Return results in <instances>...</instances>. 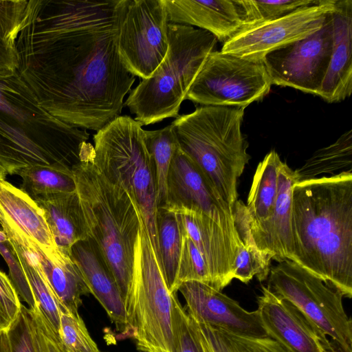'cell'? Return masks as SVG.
<instances>
[{
  "mask_svg": "<svg viewBox=\"0 0 352 352\" xmlns=\"http://www.w3.org/2000/svg\"><path fill=\"white\" fill-rule=\"evenodd\" d=\"M69 254L80 269L90 294L102 306L117 329L126 336L124 299L94 242L89 239L78 241L72 246Z\"/></svg>",
  "mask_w": 352,
  "mask_h": 352,
  "instance_id": "44dd1931",
  "label": "cell"
},
{
  "mask_svg": "<svg viewBox=\"0 0 352 352\" xmlns=\"http://www.w3.org/2000/svg\"><path fill=\"white\" fill-rule=\"evenodd\" d=\"M188 318L203 352H287L270 337L256 338L236 334L200 323L189 316Z\"/></svg>",
  "mask_w": 352,
  "mask_h": 352,
  "instance_id": "d4e9b609",
  "label": "cell"
},
{
  "mask_svg": "<svg viewBox=\"0 0 352 352\" xmlns=\"http://www.w3.org/2000/svg\"><path fill=\"white\" fill-rule=\"evenodd\" d=\"M14 174L22 179L20 189L32 199L76 190L72 170L70 169L34 165L20 168Z\"/></svg>",
  "mask_w": 352,
  "mask_h": 352,
  "instance_id": "f1b7e54d",
  "label": "cell"
},
{
  "mask_svg": "<svg viewBox=\"0 0 352 352\" xmlns=\"http://www.w3.org/2000/svg\"><path fill=\"white\" fill-rule=\"evenodd\" d=\"M156 226L160 260L171 293L181 250V233L175 213L164 206L158 207Z\"/></svg>",
  "mask_w": 352,
  "mask_h": 352,
  "instance_id": "4dcf8cb0",
  "label": "cell"
},
{
  "mask_svg": "<svg viewBox=\"0 0 352 352\" xmlns=\"http://www.w3.org/2000/svg\"><path fill=\"white\" fill-rule=\"evenodd\" d=\"M167 187L164 206L200 211L240 241L234 226L232 207L224 201L212 182L180 146L171 162Z\"/></svg>",
  "mask_w": 352,
  "mask_h": 352,
  "instance_id": "5bb4252c",
  "label": "cell"
},
{
  "mask_svg": "<svg viewBox=\"0 0 352 352\" xmlns=\"http://www.w3.org/2000/svg\"><path fill=\"white\" fill-rule=\"evenodd\" d=\"M331 12L319 30L263 57L261 60L272 85L289 87L318 95L331 53L333 26Z\"/></svg>",
  "mask_w": 352,
  "mask_h": 352,
  "instance_id": "7c38bea8",
  "label": "cell"
},
{
  "mask_svg": "<svg viewBox=\"0 0 352 352\" xmlns=\"http://www.w3.org/2000/svg\"><path fill=\"white\" fill-rule=\"evenodd\" d=\"M30 311L37 352H68L38 307Z\"/></svg>",
  "mask_w": 352,
  "mask_h": 352,
  "instance_id": "74e56055",
  "label": "cell"
},
{
  "mask_svg": "<svg viewBox=\"0 0 352 352\" xmlns=\"http://www.w3.org/2000/svg\"><path fill=\"white\" fill-rule=\"evenodd\" d=\"M22 303L8 276L0 271V331H6L18 316Z\"/></svg>",
  "mask_w": 352,
  "mask_h": 352,
  "instance_id": "f35d334b",
  "label": "cell"
},
{
  "mask_svg": "<svg viewBox=\"0 0 352 352\" xmlns=\"http://www.w3.org/2000/svg\"><path fill=\"white\" fill-rule=\"evenodd\" d=\"M168 23L164 0H130L118 47L122 63L135 76L149 77L165 57Z\"/></svg>",
  "mask_w": 352,
  "mask_h": 352,
  "instance_id": "8fae6325",
  "label": "cell"
},
{
  "mask_svg": "<svg viewBox=\"0 0 352 352\" xmlns=\"http://www.w3.org/2000/svg\"><path fill=\"white\" fill-rule=\"evenodd\" d=\"M28 0H0V75L15 72L16 41L25 16Z\"/></svg>",
  "mask_w": 352,
  "mask_h": 352,
  "instance_id": "f546056e",
  "label": "cell"
},
{
  "mask_svg": "<svg viewBox=\"0 0 352 352\" xmlns=\"http://www.w3.org/2000/svg\"><path fill=\"white\" fill-rule=\"evenodd\" d=\"M172 326L175 352H203L190 327L188 315L177 294L173 297Z\"/></svg>",
  "mask_w": 352,
  "mask_h": 352,
  "instance_id": "d590c367",
  "label": "cell"
},
{
  "mask_svg": "<svg viewBox=\"0 0 352 352\" xmlns=\"http://www.w3.org/2000/svg\"><path fill=\"white\" fill-rule=\"evenodd\" d=\"M281 162L278 154L271 151L256 167L245 204L253 221H265L272 214L277 198L278 172Z\"/></svg>",
  "mask_w": 352,
  "mask_h": 352,
  "instance_id": "484cf974",
  "label": "cell"
},
{
  "mask_svg": "<svg viewBox=\"0 0 352 352\" xmlns=\"http://www.w3.org/2000/svg\"><path fill=\"white\" fill-rule=\"evenodd\" d=\"M100 352H102V351H100Z\"/></svg>",
  "mask_w": 352,
  "mask_h": 352,
  "instance_id": "7bdbcfd3",
  "label": "cell"
},
{
  "mask_svg": "<svg viewBox=\"0 0 352 352\" xmlns=\"http://www.w3.org/2000/svg\"><path fill=\"white\" fill-rule=\"evenodd\" d=\"M170 23L196 26L226 43L244 29L239 0H164Z\"/></svg>",
  "mask_w": 352,
  "mask_h": 352,
  "instance_id": "d6986e66",
  "label": "cell"
},
{
  "mask_svg": "<svg viewBox=\"0 0 352 352\" xmlns=\"http://www.w3.org/2000/svg\"><path fill=\"white\" fill-rule=\"evenodd\" d=\"M292 261L352 297V170L292 188Z\"/></svg>",
  "mask_w": 352,
  "mask_h": 352,
  "instance_id": "7a4b0ae2",
  "label": "cell"
},
{
  "mask_svg": "<svg viewBox=\"0 0 352 352\" xmlns=\"http://www.w3.org/2000/svg\"><path fill=\"white\" fill-rule=\"evenodd\" d=\"M298 183L294 170L281 162L278 172V194L272 214L265 221H253L251 232L257 248L278 263L292 259V188Z\"/></svg>",
  "mask_w": 352,
  "mask_h": 352,
  "instance_id": "ac0fdd59",
  "label": "cell"
},
{
  "mask_svg": "<svg viewBox=\"0 0 352 352\" xmlns=\"http://www.w3.org/2000/svg\"><path fill=\"white\" fill-rule=\"evenodd\" d=\"M30 243L62 311L78 313L82 296L89 294L90 290L69 252L58 248L46 254L35 243Z\"/></svg>",
  "mask_w": 352,
  "mask_h": 352,
  "instance_id": "603a6c76",
  "label": "cell"
},
{
  "mask_svg": "<svg viewBox=\"0 0 352 352\" xmlns=\"http://www.w3.org/2000/svg\"><path fill=\"white\" fill-rule=\"evenodd\" d=\"M352 170V131L344 132L331 144L317 150L295 170L298 182L338 170Z\"/></svg>",
  "mask_w": 352,
  "mask_h": 352,
  "instance_id": "4316f807",
  "label": "cell"
},
{
  "mask_svg": "<svg viewBox=\"0 0 352 352\" xmlns=\"http://www.w3.org/2000/svg\"><path fill=\"white\" fill-rule=\"evenodd\" d=\"M335 0H320L280 18L246 28L223 43L221 52L261 60L267 54L319 30Z\"/></svg>",
  "mask_w": 352,
  "mask_h": 352,
  "instance_id": "4fadbf2b",
  "label": "cell"
},
{
  "mask_svg": "<svg viewBox=\"0 0 352 352\" xmlns=\"http://www.w3.org/2000/svg\"><path fill=\"white\" fill-rule=\"evenodd\" d=\"M89 138L41 108L16 72L0 75V166L7 175L34 165L72 170Z\"/></svg>",
  "mask_w": 352,
  "mask_h": 352,
  "instance_id": "3957f363",
  "label": "cell"
},
{
  "mask_svg": "<svg viewBox=\"0 0 352 352\" xmlns=\"http://www.w3.org/2000/svg\"><path fill=\"white\" fill-rule=\"evenodd\" d=\"M58 337L68 352H100L78 313L61 311Z\"/></svg>",
  "mask_w": 352,
  "mask_h": 352,
  "instance_id": "836d02e7",
  "label": "cell"
},
{
  "mask_svg": "<svg viewBox=\"0 0 352 352\" xmlns=\"http://www.w3.org/2000/svg\"><path fill=\"white\" fill-rule=\"evenodd\" d=\"M179 230L181 250L177 272L171 293H177L179 285L187 281L201 282L215 289L205 258L180 226Z\"/></svg>",
  "mask_w": 352,
  "mask_h": 352,
  "instance_id": "1f68e13d",
  "label": "cell"
},
{
  "mask_svg": "<svg viewBox=\"0 0 352 352\" xmlns=\"http://www.w3.org/2000/svg\"><path fill=\"white\" fill-rule=\"evenodd\" d=\"M267 287L329 337L338 352H352V322L339 291L291 260L271 267Z\"/></svg>",
  "mask_w": 352,
  "mask_h": 352,
  "instance_id": "9c48e42d",
  "label": "cell"
},
{
  "mask_svg": "<svg viewBox=\"0 0 352 352\" xmlns=\"http://www.w3.org/2000/svg\"><path fill=\"white\" fill-rule=\"evenodd\" d=\"M44 212L57 247L69 252L76 243L87 240L83 213L76 190L33 199Z\"/></svg>",
  "mask_w": 352,
  "mask_h": 352,
  "instance_id": "cb8c5ba5",
  "label": "cell"
},
{
  "mask_svg": "<svg viewBox=\"0 0 352 352\" xmlns=\"http://www.w3.org/2000/svg\"><path fill=\"white\" fill-rule=\"evenodd\" d=\"M257 302L267 337L287 352H338L328 337L294 305L267 287L261 286Z\"/></svg>",
  "mask_w": 352,
  "mask_h": 352,
  "instance_id": "9a60e30c",
  "label": "cell"
},
{
  "mask_svg": "<svg viewBox=\"0 0 352 352\" xmlns=\"http://www.w3.org/2000/svg\"><path fill=\"white\" fill-rule=\"evenodd\" d=\"M142 126L128 116L115 118L94 134L93 162L109 181L123 188L137 203L159 256L155 173Z\"/></svg>",
  "mask_w": 352,
  "mask_h": 352,
  "instance_id": "52a82bcc",
  "label": "cell"
},
{
  "mask_svg": "<svg viewBox=\"0 0 352 352\" xmlns=\"http://www.w3.org/2000/svg\"><path fill=\"white\" fill-rule=\"evenodd\" d=\"M0 254L8 267V277L19 298L28 303L29 309L36 308L35 299L16 253L2 229L0 230Z\"/></svg>",
  "mask_w": 352,
  "mask_h": 352,
  "instance_id": "e575fe53",
  "label": "cell"
},
{
  "mask_svg": "<svg viewBox=\"0 0 352 352\" xmlns=\"http://www.w3.org/2000/svg\"><path fill=\"white\" fill-rule=\"evenodd\" d=\"M168 36L165 57L124 103L142 126L179 116L182 102L217 43L206 30L176 23H168Z\"/></svg>",
  "mask_w": 352,
  "mask_h": 352,
  "instance_id": "8992f818",
  "label": "cell"
},
{
  "mask_svg": "<svg viewBox=\"0 0 352 352\" xmlns=\"http://www.w3.org/2000/svg\"><path fill=\"white\" fill-rule=\"evenodd\" d=\"M163 206L175 213L180 228L205 258L215 289L221 291L233 279L235 256L241 241L200 211Z\"/></svg>",
  "mask_w": 352,
  "mask_h": 352,
  "instance_id": "e0dca14e",
  "label": "cell"
},
{
  "mask_svg": "<svg viewBox=\"0 0 352 352\" xmlns=\"http://www.w3.org/2000/svg\"><path fill=\"white\" fill-rule=\"evenodd\" d=\"M1 167V166H0ZM3 169V168H2Z\"/></svg>",
  "mask_w": 352,
  "mask_h": 352,
  "instance_id": "b9f144b4",
  "label": "cell"
},
{
  "mask_svg": "<svg viewBox=\"0 0 352 352\" xmlns=\"http://www.w3.org/2000/svg\"><path fill=\"white\" fill-rule=\"evenodd\" d=\"M186 301V311L197 322L250 337L265 338L257 310L248 311L221 291L198 281H187L178 287Z\"/></svg>",
  "mask_w": 352,
  "mask_h": 352,
  "instance_id": "2e32d148",
  "label": "cell"
},
{
  "mask_svg": "<svg viewBox=\"0 0 352 352\" xmlns=\"http://www.w3.org/2000/svg\"><path fill=\"white\" fill-rule=\"evenodd\" d=\"M93 153L94 146L89 142L72 173L88 239L98 248L125 301L142 216L131 195L94 164Z\"/></svg>",
  "mask_w": 352,
  "mask_h": 352,
  "instance_id": "277c9868",
  "label": "cell"
},
{
  "mask_svg": "<svg viewBox=\"0 0 352 352\" xmlns=\"http://www.w3.org/2000/svg\"><path fill=\"white\" fill-rule=\"evenodd\" d=\"M144 142L154 165L158 208L166 204L168 172L179 144L171 124L158 130H144Z\"/></svg>",
  "mask_w": 352,
  "mask_h": 352,
  "instance_id": "83f0119b",
  "label": "cell"
},
{
  "mask_svg": "<svg viewBox=\"0 0 352 352\" xmlns=\"http://www.w3.org/2000/svg\"><path fill=\"white\" fill-rule=\"evenodd\" d=\"M262 60L214 50L207 57L186 99L202 106L245 108L270 91Z\"/></svg>",
  "mask_w": 352,
  "mask_h": 352,
  "instance_id": "30bf717a",
  "label": "cell"
},
{
  "mask_svg": "<svg viewBox=\"0 0 352 352\" xmlns=\"http://www.w3.org/2000/svg\"><path fill=\"white\" fill-rule=\"evenodd\" d=\"M0 352H11L6 331H0Z\"/></svg>",
  "mask_w": 352,
  "mask_h": 352,
  "instance_id": "ab89813d",
  "label": "cell"
},
{
  "mask_svg": "<svg viewBox=\"0 0 352 352\" xmlns=\"http://www.w3.org/2000/svg\"><path fill=\"white\" fill-rule=\"evenodd\" d=\"M244 109L201 106L171 123L181 149L232 207L238 200V180L250 160L241 131Z\"/></svg>",
  "mask_w": 352,
  "mask_h": 352,
  "instance_id": "5b68a950",
  "label": "cell"
},
{
  "mask_svg": "<svg viewBox=\"0 0 352 352\" xmlns=\"http://www.w3.org/2000/svg\"><path fill=\"white\" fill-rule=\"evenodd\" d=\"M6 333L11 352H37L33 337L30 311L23 304L18 316Z\"/></svg>",
  "mask_w": 352,
  "mask_h": 352,
  "instance_id": "8d00e7d4",
  "label": "cell"
},
{
  "mask_svg": "<svg viewBox=\"0 0 352 352\" xmlns=\"http://www.w3.org/2000/svg\"><path fill=\"white\" fill-rule=\"evenodd\" d=\"M143 219L134 247L131 278L124 301L126 336L142 352H175L173 297Z\"/></svg>",
  "mask_w": 352,
  "mask_h": 352,
  "instance_id": "ba28073f",
  "label": "cell"
},
{
  "mask_svg": "<svg viewBox=\"0 0 352 352\" xmlns=\"http://www.w3.org/2000/svg\"><path fill=\"white\" fill-rule=\"evenodd\" d=\"M317 1L318 0H239L244 16V29L280 18Z\"/></svg>",
  "mask_w": 352,
  "mask_h": 352,
  "instance_id": "d6a6232c",
  "label": "cell"
},
{
  "mask_svg": "<svg viewBox=\"0 0 352 352\" xmlns=\"http://www.w3.org/2000/svg\"><path fill=\"white\" fill-rule=\"evenodd\" d=\"M0 212L46 254L58 248L42 209L32 198L5 178H0Z\"/></svg>",
  "mask_w": 352,
  "mask_h": 352,
  "instance_id": "7402d4cb",
  "label": "cell"
},
{
  "mask_svg": "<svg viewBox=\"0 0 352 352\" xmlns=\"http://www.w3.org/2000/svg\"><path fill=\"white\" fill-rule=\"evenodd\" d=\"M331 14V53L317 96L332 103L349 98L352 91V0H335Z\"/></svg>",
  "mask_w": 352,
  "mask_h": 352,
  "instance_id": "ffe728a7",
  "label": "cell"
},
{
  "mask_svg": "<svg viewBox=\"0 0 352 352\" xmlns=\"http://www.w3.org/2000/svg\"><path fill=\"white\" fill-rule=\"evenodd\" d=\"M6 175V171L0 167V178H5Z\"/></svg>",
  "mask_w": 352,
  "mask_h": 352,
  "instance_id": "60d3db41",
  "label": "cell"
},
{
  "mask_svg": "<svg viewBox=\"0 0 352 352\" xmlns=\"http://www.w3.org/2000/svg\"><path fill=\"white\" fill-rule=\"evenodd\" d=\"M122 0H28L15 72L57 119L96 132L120 116L135 76L118 47Z\"/></svg>",
  "mask_w": 352,
  "mask_h": 352,
  "instance_id": "6da1fadb",
  "label": "cell"
}]
</instances>
